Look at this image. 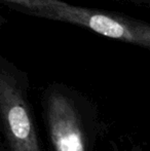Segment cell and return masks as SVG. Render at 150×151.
Wrapping results in <instances>:
<instances>
[{"label":"cell","instance_id":"6da1fadb","mask_svg":"<svg viewBox=\"0 0 150 151\" xmlns=\"http://www.w3.org/2000/svg\"><path fill=\"white\" fill-rule=\"evenodd\" d=\"M26 16L67 23L108 39L150 50V22L126 14L73 5L63 0H0Z\"/></svg>","mask_w":150,"mask_h":151},{"label":"cell","instance_id":"7a4b0ae2","mask_svg":"<svg viewBox=\"0 0 150 151\" xmlns=\"http://www.w3.org/2000/svg\"><path fill=\"white\" fill-rule=\"evenodd\" d=\"M26 75L0 57V113L11 151H41L26 100Z\"/></svg>","mask_w":150,"mask_h":151},{"label":"cell","instance_id":"3957f363","mask_svg":"<svg viewBox=\"0 0 150 151\" xmlns=\"http://www.w3.org/2000/svg\"><path fill=\"white\" fill-rule=\"evenodd\" d=\"M48 135L55 151H86L85 137L66 88L52 84L45 95Z\"/></svg>","mask_w":150,"mask_h":151},{"label":"cell","instance_id":"277c9868","mask_svg":"<svg viewBox=\"0 0 150 151\" xmlns=\"http://www.w3.org/2000/svg\"><path fill=\"white\" fill-rule=\"evenodd\" d=\"M115 2H121V3H130L137 6L150 8V0H112Z\"/></svg>","mask_w":150,"mask_h":151},{"label":"cell","instance_id":"5b68a950","mask_svg":"<svg viewBox=\"0 0 150 151\" xmlns=\"http://www.w3.org/2000/svg\"><path fill=\"white\" fill-rule=\"evenodd\" d=\"M134 151H139V150H134Z\"/></svg>","mask_w":150,"mask_h":151}]
</instances>
